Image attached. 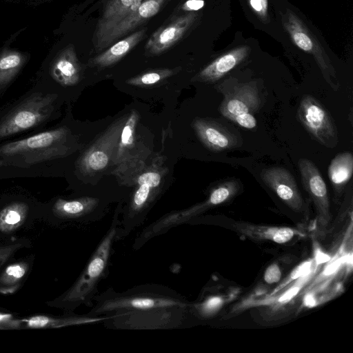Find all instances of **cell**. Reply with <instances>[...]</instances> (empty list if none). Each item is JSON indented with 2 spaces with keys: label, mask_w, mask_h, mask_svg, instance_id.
Instances as JSON below:
<instances>
[{
  "label": "cell",
  "mask_w": 353,
  "mask_h": 353,
  "mask_svg": "<svg viewBox=\"0 0 353 353\" xmlns=\"http://www.w3.org/2000/svg\"><path fill=\"white\" fill-rule=\"evenodd\" d=\"M69 130L61 127L0 147L1 165L29 166L66 154Z\"/></svg>",
  "instance_id": "6da1fadb"
},
{
  "label": "cell",
  "mask_w": 353,
  "mask_h": 353,
  "mask_svg": "<svg viewBox=\"0 0 353 353\" xmlns=\"http://www.w3.org/2000/svg\"><path fill=\"white\" fill-rule=\"evenodd\" d=\"M57 98L55 94H32L0 121V139L30 130L51 114Z\"/></svg>",
  "instance_id": "7a4b0ae2"
},
{
  "label": "cell",
  "mask_w": 353,
  "mask_h": 353,
  "mask_svg": "<svg viewBox=\"0 0 353 353\" xmlns=\"http://www.w3.org/2000/svg\"><path fill=\"white\" fill-rule=\"evenodd\" d=\"M116 230L112 228L97 247L85 270L74 285L51 305L63 307L84 301L91 293L108 262Z\"/></svg>",
  "instance_id": "3957f363"
},
{
  "label": "cell",
  "mask_w": 353,
  "mask_h": 353,
  "mask_svg": "<svg viewBox=\"0 0 353 353\" xmlns=\"http://www.w3.org/2000/svg\"><path fill=\"white\" fill-rule=\"evenodd\" d=\"M297 118L319 143L327 148L337 145L338 131L334 120L315 97L310 94L303 96L297 110Z\"/></svg>",
  "instance_id": "277c9868"
},
{
  "label": "cell",
  "mask_w": 353,
  "mask_h": 353,
  "mask_svg": "<svg viewBox=\"0 0 353 353\" xmlns=\"http://www.w3.org/2000/svg\"><path fill=\"white\" fill-rule=\"evenodd\" d=\"M167 0H143L132 12L121 19L94 46L97 51L105 50L111 45L135 31L157 14Z\"/></svg>",
  "instance_id": "5b68a950"
},
{
  "label": "cell",
  "mask_w": 353,
  "mask_h": 353,
  "mask_svg": "<svg viewBox=\"0 0 353 353\" xmlns=\"http://www.w3.org/2000/svg\"><path fill=\"white\" fill-rule=\"evenodd\" d=\"M298 165L302 184L314 204L318 221L322 226H325L331 219L325 182L318 168L312 161L301 159Z\"/></svg>",
  "instance_id": "8992f818"
},
{
  "label": "cell",
  "mask_w": 353,
  "mask_h": 353,
  "mask_svg": "<svg viewBox=\"0 0 353 353\" xmlns=\"http://www.w3.org/2000/svg\"><path fill=\"white\" fill-rule=\"evenodd\" d=\"M261 178L290 209L297 212L307 210L295 179L287 169L279 166L263 169Z\"/></svg>",
  "instance_id": "52a82bcc"
},
{
  "label": "cell",
  "mask_w": 353,
  "mask_h": 353,
  "mask_svg": "<svg viewBox=\"0 0 353 353\" xmlns=\"http://www.w3.org/2000/svg\"><path fill=\"white\" fill-rule=\"evenodd\" d=\"M123 120L114 123L82 157L79 166L85 174H94L107 167L118 144Z\"/></svg>",
  "instance_id": "ba28073f"
},
{
  "label": "cell",
  "mask_w": 353,
  "mask_h": 353,
  "mask_svg": "<svg viewBox=\"0 0 353 353\" xmlns=\"http://www.w3.org/2000/svg\"><path fill=\"white\" fill-rule=\"evenodd\" d=\"M195 19L196 14L192 12L173 17L150 37L145 46V54L156 56L167 51L182 39Z\"/></svg>",
  "instance_id": "9c48e42d"
},
{
  "label": "cell",
  "mask_w": 353,
  "mask_h": 353,
  "mask_svg": "<svg viewBox=\"0 0 353 353\" xmlns=\"http://www.w3.org/2000/svg\"><path fill=\"white\" fill-rule=\"evenodd\" d=\"M194 129L203 144L209 150L220 152L241 147V134L218 121L208 119H196Z\"/></svg>",
  "instance_id": "30bf717a"
},
{
  "label": "cell",
  "mask_w": 353,
  "mask_h": 353,
  "mask_svg": "<svg viewBox=\"0 0 353 353\" xmlns=\"http://www.w3.org/2000/svg\"><path fill=\"white\" fill-rule=\"evenodd\" d=\"M241 187L240 181L234 178L221 182L210 191L209 196L204 202L184 212L165 218L154 227L153 231L179 223L209 208L226 203L239 193Z\"/></svg>",
  "instance_id": "8fae6325"
},
{
  "label": "cell",
  "mask_w": 353,
  "mask_h": 353,
  "mask_svg": "<svg viewBox=\"0 0 353 353\" xmlns=\"http://www.w3.org/2000/svg\"><path fill=\"white\" fill-rule=\"evenodd\" d=\"M261 97L254 83L236 85L228 90L219 107L226 119L241 113L256 112L261 105Z\"/></svg>",
  "instance_id": "7c38bea8"
},
{
  "label": "cell",
  "mask_w": 353,
  "mask_h": 353,
  "mask_svg": "<svg viewBox=\"0 0 353 353\" xmlns=\"http://www.w3.org/2000/svg\"><path fill=\"white\" fill-rule=\"evenodd\" d=\"M143 0H101L102 9L94 32V47L125 16L134 11Z\"/></svg>",
  "instance_id": "4fadbf2b"
},
{
  "label": "cell",
  "mask_w": 353,
  "mask_h": 353,
  "mask_svg": "<svg viewBox=\"0 0 353 353\" xmlns=\"http://www.w3.org/2000/svg\"><path fill=\"white\" fill-rule=\"evenodd\" d=\"M184 304L178 300L170 298L135 296L123 297L108 300L102 303L97 313L114 310H147L182 307Z\"/></svg>",
  "instance_id": "5bb4252c"
},
{
  "label": "cell",
  "mask_w": 353,
  "mask_h": 353,
  "mask_svg": "<svg viewBox=\"0 0 353 353\" xmlns=\"http://www.w3.org/2000/svg\"><path fill=\"white\" fill-rule=\"evenodd\" d=\"M81 66L72 46L64 48L56 57L50 68L52 77L63 86H72L80 80Z\"/></svg>",
  "instance_id": "9a60e30c"
},
{
  "label": "cell",
  "mask_w": 353,
  "mask_h": 353,
  "mask_svg": "<svg viewBox=\"0 0 353 353\" xmlns=\"http://www.w3.org/2000/svg\"><path fill=\"white\" fill-rule=\"evenodd\" d=\"M236 231L249 237L259 241H270L282 244L290 241L299 231L288 227H272L252 224L245 222H235L232 225Z\"/></svg>",
  "instance_id": "2e32d148"
},
{
  "label": "cell",
  "mask_w": 353,
  "mask_h": 353,
  "mask_svg": "<svg viewBox=\"0 0 353 353\" xmlns=\"http://www.w3.org/2000/svg\"><path fill=\"white\" fill-rule=\"evenodd\" d=\"M146 31V28H142L127 35L94 57L90 63L99 68H106L116 63L143 39Z\"/></svg>",
  "instance_id": "e0dca14e"
},
{
  "label": "cell",
  "mask_w": 353,
  "mask_h": 353,
  "mask_svg": "<svg viewBox=\"0 0 353 353\" xmlns=\"http://www.w3.org/2000/svg\"><path fill=\"white\" fill-rule=\"evenodd\" d=\"M107 318L87 316L53 317L46 315H34L22 319H13L14 329L57 328L70 325L97 322Z\"/></svg>",
  "instance_id": "ac0fdd59"
},
{
  "label": "cell",
  "mask_w": 353,
  "mask_h": 353,
  "mask_svg": "<svg viewBox=\"0 0 353 353\" xmlns=\"http://www.w3.org/2000/svg\"><path fill=\"white\" fill-rule=\"evenodd\" d=\"M248 50L241 47L215 59L204 68L195 77V81L215 82L236 66L247 56Z\"/></svg>",
  "instance_id": "d6986e66"
},
{
  "label": "cell",
  "mask_w": 353,
  "mask_h": 353,
  "mask_svg": "<svg viewBox=\"0 0 353 353\" xmlns=\"http://www.w3.org/2000/svg\"><path fill=\"white\" fill-rule=\"evenodd\" d=\"M32 258L21 259L5 265L0 270V294L16 292L26 279L33 263Z\"/></svg>",
  "instance_id": "ffe728a7"
},
{
  "label": "cell",
  "mask_w": 353,
  "mask_h": 353,
  "mask_svg": "<svg viewBox=\"0 0 353 353\" xmlns=\"http://www.w3.org/2000/svg\"><path fill=\"white\" fill-rule=\"evenodd\" d=\"M327 173L334 192L341 193L352 176V154L345 151L335 156L328 166Z\"/></svg>",
  "instance_id": "44dd1931"
},
{
  "label": "cell",
  "mask_w": 353,
  "mask_h": 353,
  "mask_svg": "<svg viewBox=\"0 0 353 353\" xmlns=\"http://www.w3.org/2000/svg\"><path fill=\"white\" fill-rule=\"evenodd\" d=\"M98 203V199L83 197L73 200L57 199L52 206V212L61 219L76 218L90 212Z\"/></svg>",
  "instance_id": "7402d4cb"
},
{
  "label": "cell",
  "mask_w": 353,
  "mask_h": 353,
  "mask_svg": "<svg viewBox=\"0 0 353 353\" xmlns=\"http://www.w3.org/2000/svg\"><path fill=\"white\" fill-rule=\"evenodd\" d=\"M28 205L24 202H14L0 210V232L10 234L21 228L27 219Z\"/></svg>",
  "instance_id": "603a6c76"
},
{
  "label": "cell",
  "mask_w": 353,
  "mask_h": 353,
  "mask_svg": "<svg viewBox=\"0 0 353 353\" xmlns=\"http://www.w3.org/2000/svg\"><path fill=\"white\" fill-rule=\"evenodd\" d=\"M26 60L19 51L5 50L0 54V92L17 76Z\"/></svg>",
  "instance_id": "cb8c5ba5"
},
{
  "label": "cell",
  "mask_w": 353,
  "mask_h": 353,
  "mask_svg": "<svg viewBox=\"0 0 353 353\" xmlns=\"http://www.w3.org/2000/svg\"><path fill=\"white\" fill-rule=\"evenodd\" d=\"M161 181V174L155 171H147L139 176L137 179L139 188L134 193L132 201V207L134 210L141 209L145 205L150 196L151 188L158 187Z\"/></svg>",
  "instance_id": "d4e9b609"
},
{
  "label": "cell",
  "mask_w": 353,
  "mask_h": 353,
  "mask_svg": "<svg viewBox=\"0 0 353 353\" xmlns=\"http://www.w3.org/2000/svg\"><path fill=\"white\" fill-rule=\"evenodd\" d=\"M172 74L173 71L169 69L156 70L131 78L127 81V83L137 86L150 85L161 81Z\"/></svg>",
  "instance_id": "484cf974"
},
{
  "label": "cell",
  "mask_w": 353,
  "mask_h": 353,
  "mask_svg": "<svg viewBox=\"0 0 353 353\" xmlns=\"http://www.w3.org/2000/svg\"><path fill=\"white\" fill-rule=\"evenodd\" d=\"M30 242L26 239H19L8 243L0 242V270L19 250L27 247Z\"/></svg>",
  "instance_id": "4316f807"
},
{
  "label": "cell",
  "mask_w": 353,
  "mask_h": 353,
  "mask_svg": "<svg viewBox=\"0 0 353 353\" xmlns=\"http://www.w3.org/2000/svg\"><path fill=\"white\" fill-rule=\"evenodd\" d=\"M229 120L236 123L240 127L248 130L255 129L257 125L256 118L252 113L250 112L236 114L231 117Z\"/></svg>",
  "instance_id": "83f0119b"
},
{
  "label": "cell",
  "mask_w": 353,
  "mask_h": 353,
  "mask_svg": "<svg viewBox=\"0 0 353 353\" xmlns=\"http://www.w3.org/2000/svg\"><path fill=\"white\" fill-rule=\"evenodd\" d=\"M294 42L301 50L311 52L313 49V43L309 36L304 32L294 30L292 32Z\"/></svg>",
  "instance_id": "f1b7e54d"
},
{
  "label": "cell",
  "mask_w": 353,
  "mask_h": 353,
  "mask_svg": "<svg viewBox=\"0 0 353 353\" xmlns=\"http://www.w3.org/2000/svg\"><path fill=\"white\" fill-rule=\"evenodd\" d=\"M281 278V272L277 264L268 266L264 273V280L269 284L277 283Z\"/></svg>",
  "instance_id": "f546056e"
},
{
  "label": "cell",
  "mask_w": 353,
  "mask_h": 353,
  "mask_svg": "<svg viewBox=\"0 0 353 353\" xmlns=\"http://www.w3.org/2000/svg\"><path fill=\"white\" fill-rule=\"evenodd\" d=\"M222 303L223 301L220 297L214 296L210 298L202 304L201 311L205 314L212 313L219 308Z\"/></svg>",
  "instance_id": "4dcf8cb0"
},
{
  "label": "cell",
  "mask_w": 353,
  "mask_h": 353,
  "mask_svg": "<svg viewBox=\"0 0 353 353\" xmlns=\"http://www.w3.org/2000/svg\"><path fill=\"white\" fill-rule=\"evenodd\" d=\"M311 265L312 261H306L299 265L290 274L289 279L288 280V282H286V283L292 281L295 279H297L301 276L307 274L310 270Z\"/></svg>",
  "instance_id": "1f68e13d"
},
{
  "label": "cell",
  "mask_w": 353,
  "mask_h": 353,
  "mask_svg": "<svg viewBox=\"0 0 353 353\" xmlns=\"http://www.w3.org/2000/svg\"><path fill=\"white\" fill-rule=\"evenodd\" d=\"M252 8L260 15L265 16L267 12L268 0H250Z\"/></svg>",
  "instance_id": "d6a6232c"
},
{
  "label": "cell",
  "mask_w": 353,
  "mask_h": 353,
  "mask_svg": "<svg viewBox=\"0 0 353 353\" xmlns=\"http://www.w3.org/2000/svg\"><path fill=\"white\" fill-rule=\"evenodd\" d=\"M204 5L203 0H188L182 6L185 11H196L201 8Z\"/></svg>",
  "instance_id": "836d02e7"
},
{
  "label": "cell",
  "mask_w": 353,
  "mask_h": 353,
  "mask_svg": "<svg viewBox=\"0 0 353 353\" xmlns=\"http://www.w3.org/2000/svg\"><path fill=\"white\" fill-rule=\"evenodd\" d=\"M298 291H299V288L298 287H295L294 288H292V289L289 290V291L287 293L284 294L281 297L280 301L288 300L289 299H290L291 297L294 296Z\"/></svg>",
  "instance_id": "e575fe53"
},
{
  "label": "cell",
  "mask_w": 353,
  "mask_h": 353,
  "mask_svg": "<svg viewBox=\"0 0 353 353\" xmlns=\"http://www.w3.org/2000/svg\"><path fill=\"white\" fill-rule=\"evenodd\" d=\"M330 259L329 256L321 252V251H318L316 254V260L318 263H323Z\"/></svg>",
  "instance_id": "d590c367"
}]
</instances>
